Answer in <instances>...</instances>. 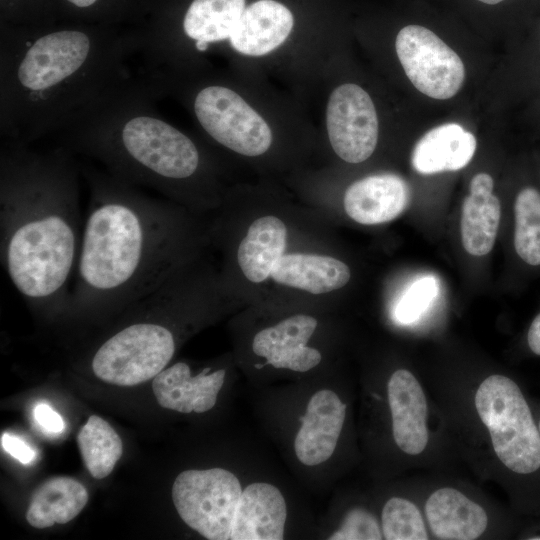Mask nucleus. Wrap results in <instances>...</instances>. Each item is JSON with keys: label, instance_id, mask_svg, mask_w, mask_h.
I'll use <instances>...</instances> for the list:
<instances>
[{"label": "nucleus", "instance_id": "nucleus-1", "mask_svg": "<svg viewBox=\"0 0 540 540\" xmlns=\"http://www.w3.org/2000/svg\"><path fill=\"white\" fill-rule=\"evenodd\" d=\"M81 174L89 202L65 312L108 315L182 270L193 246L192 229L173 205L105 169L85 166Z\"/></svg>", "mask_w": 540, "mask_h": 540}, {"label": "nucleus", "instance_id": "nucleus-2", "mask_svg": "<svg viewBox=\"0 0 540 540\" xmlns=\"http://www.w3.org/2000/svg\"><path fill=\"white\" fill-rule=\"evenodd\" d=\"M140 34L104 27L5 26L0 38V132L24 144L61 131L130 77Z\"/></svg>", "mask_w": 540, "mask_h": 540}, {"label": "nucleus", "instance_id": "nucleus-3", "mask_svg": "<svg viewBox=\"0 0 540 540\" xmlns=\"http://www.w3.org/2000/svg\"><path fill=\"white\" fill-rule=\"evenodd\" d=\"M80 174L63 146L40 152L2 139L1 263L20 295L44 312L67 306L83 233Z\"/></svg>", "mask_w": 540, "mask_h": 540}, {"label": "nucleus", "instance_id": "nucleus-4", "mask_svg": "<svg viewBox=\"0 0 540 540\" xmlns=\"http://www.w3.org/2000/svg\"><path fill=\"white\" fill-rule=\"evenodd\" d=\"M158 91L144 77L121 81L80 110L58 133L62 146L112 175L172 198L190 199L201 175L197 144L157 113Z\"/></svg>", "mask_w": 540, "mask_h": 540}, {"label": "nucleus", "instance_id": "nucleus-5", "mask_svg": "<svg viewBox=\"0 0 540 540\" xmlns=\"http://www.w3.org/2000/svg\"><path fill=\"white\" fill-rule=\"evenodd\" d=\"M180 518L208 540H281L286 501L278 487L252 482L242 487L223 468L186 470L172 486Z\"/></svg>", "mask_w": 540, "mask_h": 540}, {"label": "nucleus", "instance_id": "nucleus-6", "mask_svg": "<svg viewBox=\"0 0 540 540\" xmlns=\"http://www.w3.org/2000/svg\"><path fill=\"white\" fill-rule=\"evenodd\" d=\"M475 407L504 466L519 474L540 468V432L512 379L499 374L487 377L477 389Z\"/></svg>", "mask_w": 540, "mask_h": 540}, {"label": "nucleus", "instance_id": "nucleus-7", "mask_svg": "<svg viewBox=\"0 0 540 540\" xmlns=\"http://www.w3.org/2000/svg\"><path fill=\"white\" fill-rule=\"evenodd\" d=\"M192 110L203 131L221 146L245 156H259L271 146L267 122L236 91L209 84L196 91Z\"/></svg>", "mask_w": 540, "mask_h": 540}, {"label": "nucleus", "instance_id": "nucleus-8", "mask_svg": "<svg viewBox=\"0 0 540 540\" xmlns=\"http://www.w3.org/2000/svg\"><path fill=\"white\" fill-rule=\"evenodd\" d=\"M395 48L403 70L421 93L438 100L452 98L463 85L465 67L459 55L426 27L407 25Z\"/></svg>", "mask_w": 540, "mask_h": 540}, {"label": "nucleus", "instance_id": "nucleus-9", "mask_svg": "<svg viewBox=\"0 0 540 540\" xmlns=\"http://www.w3.org/2000/svg\"><path fill=\"white\" fill-rule=\"evenodd\" d=\"M175 350V346L150 340L123 324L96 349L91 369L104 382L134 386L158 375Z\"/></svg>", "mask_w": 540, "mask_h": 540}, {"label": "nucleus", "instance_id": "nucleus-10", "mask_svg": "<svg viewBox=\"0 0 540 540\" xmlns=\"http://www.w3.org/2000/svg\"><path fill=\"white\" fill-rule=\"evenodd\" d=\"M326 127L334 152L357 164L368 159L378 141V118L369 94L359 85L345 83L330 94Z\"/></svg>", "mask_w": 540, "mask_h": 540}, {"label": "nucleus", "instance_id": "nucleus-11", "mask_svg": "<svg viewBox=\"0 0 540 540\" xmlns=\"http://www.w3.org/2000/svg\"><path fill=\"white\" fill-rule=\"evenodd\" d=\"M346 417V404L332 390L315 392L294 438V452L305 466L326 462L334 453Z\"/></svg>", "mask_w": 540, "mask_h": 540}, {"label": "nucleus", "instance_id": "nucleus-12", "mask_svg": "<svg viewBox=\"0 0 540 540\" xmlns=\"http://www.w3.org/2000/svg\"><path fill=\"white\" fill-rule=\"evenodd\" d=\"M317 320L297 314L260 330L253 338V352L274 368L306 372L322 360L319 350L307 345L317 328Z\"/></svg>", "mask_w": 540, "mask_h": 540}, {"label": "nucleus", "instance_id": "nucleus-13", "mask_svg": "<svg viewBox=\"0 0 540 540\" xmlns=\"http://www.w3.org/2000/svg\"><path fill=\"white\" fill-rule=\"evenodd\" d=\"M295 23V11L284 0H247L229 42L240 54L263 56L288 39Z\"/></svg>", "mask_w": 540, "mask_h": 540}, {"label": "nucleus", "instance_id": "nucleus-14", "mask_svg": "<svg viewBox=\"0 0 540 540\" xmlns=\"http://www.w3.org/2000/svg\"><path fill=\"white\" fill-rule=\"evenodd\" d=\"M388 403L396 445L408 455H418L428 444L427 401L416 377L396 370L387 385Z\"/></svg>", "mask_w": 540, "mask_h": 540}, {"label": "nucleus", "instance_id": "nucleus-15", "mask_svg": "<svg viewBox=\"0 0 540 540\" xmlns=\"http://www.w3.org/2000/svg\"><path fill=\"white\" fill-rule=\"evenodd\" d=\"M209 372L210 368H205L192 376L185 362L163 369L152 383L157 402L163 408L181 413H204L212 409L223 386L226 370Z\"/></svg>", "mask_w": 540, "mask_h": 540}, {"label": "nucleus", "instance_id": "nucleus-16", "mask_svg": "<svg viewBox=\"0 0 540 540\" xmlns=\"http://www.w3.org/2000/svg\"><path fill=\"white\" fill-rule=\"evenodd\" d=\"M408 184L395 174H376L351 184L344 195L347 215L363 225H376L397 218L408 206Z\"/></svg>", "mask_w": 540, "mask_h": 540}, {"label": "nucleus", "instance_id": "nucleus-17", "mask_svg": "<svg viewBox=\"0 0 540 540\" xmlns=\"http://www.w3.org/2000/svg\"><path fill=\"white\" fill-rule=\"evenodd\" d=\"M494 182L487 173L476 174L462 204L460 232L464 249L473 256L487 255L495 244L501 203L493 194Z\"/></svg>", "mask_w": 540, "mask_h": 540}, {"label": "nucleus", "instance_id": "nucleus-18", "mask_svg": "<svg viewBox=\"0 0 540 540\" xmlns=\"http://www.w3.org/2000/svg\"><path fill=\"white\" fill-rule=\"evenodd\" d=\"M425 513L433 535L443 540H474L488 525L482 506L450 487L437 489L429 496Z\"/></svg>", "mask_w": 540, "mask_h": 540}, {"label": "nucleus", "instance_id": "nucleus-19", "mask_svg": "<svg viewBox=\"0 0 540 540\" xmlns=\"http://www.w3.org/2000/svg\"><path fill=\"white\" fill-rule=\"evenodd\" d=\"M475 136L457 123L439 125L415 144L411 163L415 171L428 175L464 168L476 151Z\"/></svg>", "mask_w": 540, "mask_h": 540}, {"label": "nucleus", "instance_id": "nucleus-20", "mask_svg": "<svg viewBox=\"0 0 540 540\" xmlns=\"http://www.w3.org/2000/svg\"><path fill=\"white\" fill-rule=\"evenodd\" d=\"M271 277L292 288L324 294L345 286L351 273L344 262L330 256L284 254L274 266Z\"/></svg>", "mask_w": 540, "mask_h": 540}, {"label": "nucleus", "instance_id": "nucleus-21", "mask_svg": "<svg viewBox=\"0 0 540 540\" xmlns=\"http://www.w3.org/2000/svg\"><path fill=\"white\" fill-rule=\"evenodd\" d=\"M287 229L278 217L267 215L253 221L237 248V263L251 282L260 283L271 276L283 257Z\"/></svg>", "mask_w": 540, "mask_h": 540}, {"label": "nucleus", "instance_id": "nucleus-22", "mask_svg": "<svg viewBox=\"0 0 540 540\" xmlns=\"http://www.w3.org/2000/svg\"><path fill=\"white\" fill-rule=\"evenodd\" d=\"M247 0H191L180 22L183 36L197 52L213 43L229 40Z\"/></svg>", "mask_w": 540, "mask_h": 540}, {"label": "nucleus", "instance_id": "nucleus-23", "mask_svg": "<svg viewBox=\"0 0 540 540\" xmlns=\"http://www.w3.org/2000/svg\"><path fill=\"white\" fill-rule=\"evenodd\" d=\"M88 502L86 488L77 480L58 476L42 483L33 492L26 520L35 528L65 524L74 519Z\"/></svg>", "mask_w": 540, "mask_h": 540}, {"label": "nucleus", "instance_id": "nucleus-24", "mask_svg": "<svg viewBox=\"0 0 540 540\" xmlns=\"http://www.w3.org/2000/svg\"><path fill=\"white\" fill-rule=\"evenodd\" d=\"M83 462L95 479L107 477L123 453L122 440L104 419L91 415L77 435Z\"/></svg>", "mask_w": 540, "mask_h": 540}, {"label": "nucleus", "instance_id": "nucleus-25", "mask_svg": "<svg viewBox=\"0 0 540 540\" xmlns=\"http://www.w3.org/2000/svg\"><path fill=\"white\" fill-rule=\"evenodd\" d=\"M513 245L517 256L530 267H540V190L525 186L516 194Z\"/></svg>", "mask_w": 540, "mask_h": 540}, {"label": "nucleus", "instance_id": "nucleus-26", "mask_svg": "<svg viewBox=\"0 0 540 540\" xmlns=\"http://www.w3.org/2000/svg\"><path fill=\"white\" fill-rule=\"evenodd\" d=\"M383 538L387 540H426L428 533L421 512L411 501L392 497L381 514Z\"/></svg>", "mask_w": 540, "mask_h": 540}, {"label": "nucleus", "instance_id": "nucleus-27", "mask_svg": "<svg viewBox=\"0 0 540 540\" xmlns=\"http://www.w3.org/2000/svg\"><path fill=\"white\" fill-rule=\"evenodd\" d=\"M328 539L380 540L383 539V533L378 520L371 512L354 508L346 514L339 528Z\"/></svg>", "mask_w": 540, "mask_h": 540}, {"label": "nucleus", "instance_id": "nucleus-28", "mask_svg": "<svg viewBox=\"0 0 540 540\" xmlns=\"http://www.w3.org/2000/svg\"><path fill=\"white\" fill-rule=\"evenodd\" d=\"M433 285L430 279L420 281L414 285L409 293L403 298L397 309L398 318L407 322L413 320L425 303L430 298Z\"/></svg>", "mask_w": 540, "mask_h": 540}, {"label": "nucleus", "instance_id": "nucleus-29", "mask_svg": "<svg viewBox=\"0 0 540 540\" xmlns=\"http://www.w3.org/2000/svg\"><path fill=\"white\" fill-rule=\"evenodd\" d=\"M2 449L26 465L35 459V451L22 439L15 435L4 433L1 435Z\"/></svg>", "mask_w": 540, "mask_h": 540}, {"label": "nucleus", "instance_id": "nucleus-30", "mask_svg": "<svg viewBox=\"0 0 540 540\" xmlns=\"http://www.w3.org/2000/svg\"><path fill=\"white\" fill-rule=\"evenodd\" d=\"M34 418L46 433L58 434L64 429L62 417L46 403H40L34 408Z\"/></svg>", "mask_w": 540, "mask_h": 540}, {"label": "nucleus", "instance_id": "nucleus-31", "mask_svg": "<svg viewBox=\"0 0 540 540\" xmlns=\"http://www.w3.org/2000/svg\"><path fill=\"white\" fill-rule=\"evenodd\" d=\"M527 343L530 350L540 356V313L532 320L527 333Z\"/></svg>", "mask_w": 540, "mask_h": 540}, {"label": "nucleus", "instance_id": "nucleus-32", "mask_svg": "<svg viewBox=\"0 0 540 540\" xmlns=\"http://www.w3.org/2000/svg\"><path fill=\"white\" fill-rule=\"evenodd\" d=\"M67 7L75 10L74 12L85 14L93 13L94 8L101 6L102 0H62Z\"/></svg>", "mask_w": 540, "mask_h": 540}, {"label": "nucleus", "instance_id": "nucleus-33", "mask_svg": "<svg viewBox=\"0 0 540 540\" xmlns=\"http://www.w3.org/2000/svg\"><path fill=\"white\" fill-rule=\"evenodd\" d=\"M482 3H485V4H489V5H494V4H498L504 0H478Z\"/></svg>", "mask_w": 540, "mask_h": 540}, {"label": "nucleus", "instance_id": "nucleus-34", "mask_svg": "<svg viewBox=\"0 0 540 540\" xmlns=\"http://www.w3.org/2000/svg\"><path fill=\"white\" fill-rule=\"evenodd\" d=\"M531 540H540V537H533V538H530Z\"/></svg>", "mask_w": 540, "mask_h": 540}, {"label": "nucleus", "instance_id": "nucleus-35", "mask_svg": "<svg viewBox=\"0 0 540 540\" xmlns=\"http://www.w3.org/2000/svg\"><path fill=\"white\" fill-rule=\"evenodd\" d=\"M538 430H539V432H540V422H539V425H538Z\"/></svg>", "mask_w": 540, "mask_h": 540}]
</instances>
